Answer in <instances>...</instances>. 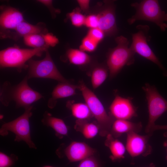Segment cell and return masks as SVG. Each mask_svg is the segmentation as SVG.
Wrapping results in <instances>:
<instances>
[{
  "label": "cell",
  "mask_w": 167,
  "mask_h": 167,
  "mask_svg": "<svg viewBox=\"0 0 167 167\" xmlns=\"http://www.w3.org/2000/svg\"><path fill=\"white\" fill-rule=\"evenodd\" d=\"M26 76L17 84L13 85L9 82H5L0 91V101L5 106H7L11 101H14L17 108L23 107L24 109L33 103L43 97L39 92L32 89L28 84Z\"/></svg>",
  "instance_id": "1"
},
{
  "label": "cell",
  "mask_w": 167,
  "mask_h": 167,
  "mask_svg": "<svg viewBox=\"0 0 167 167\" xmlns=\"http://www.w3.org/2000/svg\"><path fill=\"white\" fill-rule=\"evenodd\" d=\"M117 45L110 49L107 56L106 66L110 78L115 77L125 66L134 63L135 53L129 46V41L122 36L115 39Z\"/></svg>",
  "instance_id": "2"
},
{
  "label": "cell",
  "mask_w": 167,
  "mask_h": 167,
  "mask_svg": "<svg viewBox=\"0 0 167 167\" xmlns=\"http://www.w3.org/2000/svg\"><path fill=\"white\" fill-rule=\"evenodd\" d=\"M135 10V13L127 21L131 25L140 20L152 22L156 24L162 31L167 28V13L161 10L158 0H144L139 2L131 4Z\"/></svg>",
  "instance_id": "3"
},
{
  "label": "cell",
  "mask_w": 167,
  "mask_h": 167,
  "mask_svg": "<svg viewBox=\"0 0 167 167\" xmlns=\"http://www.w3.org/2000/svg\"><path fill=\"white\" fill-rule=\"evenodd\" d=\"M78 85L85 103L96 121L100 135L106 136L110 133L114 118L108 114L99 98L83 81H80Z\"/></svg>",
  "instance_id": "4"
},
{
  "label": "cell",
  "mask_w": 167,
  "mask_h": 167,
  "mask_svg": "<svg viewBox=\"0 0 167 167\" xmlns=\"http://www.w3.org/2000/svg\"><path fill=\"white\" fill-rule=\"evenodd\" d=\"M48 47L31 49L10 47L0 51V65L2 68L15 67L19 72L28 68L26 64L34 56H40L43 52L48 50Z\"/></svg>",
  "instance_id": "5"
},
{
  "label": "cell",
  "mask_w": 167,
  "mask_h": 167,
  "mask_svg": "<svg viewBox=\"0 0 167 167\" xmlns=\"http://www.w3.org/2000/svg\"><path fill=\"white\" fill-rule=\"evenodd\" d=\"M33 106L25 109L24 113L15 119L4 123L0 129V134L3 136L8 135V131H11L15 135V141H24L30 148L36 149L32 141L30 135L29 118L32 114Z\"/></svg>",
  "instance_id": "6"
},
{
  "label": "cell",
  "mask_w": 167,
  "mask_h": 167,
  "mask_svg": "<svg viewBox=\"0 0 167 167\" xmlns=\"http://www.w3.org/2000/svg\"><path fill=\"white\" fill-rule=\"evenodd\" d=\"M147 101L148 119L145 131L151 136L156 120L167 111V101L159 93L156 87L146 83L142 87Z\"/></svg>",
  "instance_id": "7"
},
{
  "label": "cell",
  "mask_w": 167,
  "mask_h": 167,
  "mask_svg": "<svg viewBox=\"0 0 167 167\" xmlns=\"http://www.w3.org/2000/svg\"><path fill=\"white\" fill-rule=\"evenodd\" d=\"M115 9L114 1L105 0L98 2L93 9L90 10L97 17V28L103 31L106 36H114L118 32Z\"/></svg>",
  "instance_id": "8"
},
{
  "label": "cell",
  "mask_w": 167,
  "mask_h": 167,
  "mask_svg": "<svg viewBox=\"0 0 167 167\" xmlns=\"http://www.w3.org/2000/svg\"><path fill=\"white\" fill-rule=\"evenodd\" d=\"M45 58L40 60L30 59L28 61V79L41 78L54 79L59 82L69 81L59 71L47 50Z\"/></svg>",
  "instance_id": "9"
},
{
  "label": "cell",
  "mask_w": 167,
  "mask_h": 167,
  "mask_svg": "<svg viewBox=\"0 0 167 167\" xmlns=\"http://www.w3.org/2000/svg\"><path fill=\"white\" fill-rule=\"evenodd\" d=\"M136 28L137 32L132 34L131 48L135 53L152 62L163 71H165V68L148 44V42L151 39L149 35V26L140 24L137 26Z\"/></svg>",
  "instance_id": "10"
},
{
  "label": "cell",
  "mask_w": 167,
  "mask_h": 167,
  "mask_svg": "<svg viewBox=\"0 0 167 167\" xmlns=\"http://www.w3.org/2000/svg\"><path fill=\"white\" fill-rule=\"evenodd\" d=\"M126 148L132 157L139 156L146 157L150 154L152 148L149 143L151 136L148 134L141 135L132 131L126 134Z\"/></svg>",
  "instance_id": "11"
},
{
  "label": "cell",
  "mask_w": 167,
  "mask_h": 167,
  "mask_svg": "<svg viewBox=\"0 0 167 167\" xmlns=\"http://www.w3.org/2000/svg\"><path fill=\"white\" fill-rule=\"evenodd\" d=\"M132 99L116 95L109 108L111 115L116 119L128 120L137 116L136 108L132 103Z\"/></svg>",
  "instance_id": "12"
},
{
  "label": "cell",
  "mask_w": 167,
  "mask_h": 167,
  "mask_svg": "<svg viewBox=\"0 0 167 167\" xmlns=\"http://www.w3.org/2000/svg\"><path fill=\"white\" fill-rule=\"evenodd\" d=\"M64 152L69 161L74 162L92 156L95 150L85 143L73 141L65 148Z\"/></svg>",
  "instance_id": "13"
},
{
  "label": "cell",
  "mask_w": 167,
  "mask_h": 167,
  "mask_svg": "<svg viewBox=\"0 0 167 167\" xmlns=\"http://www.w3.org/2000/svg\"><path fill=\"white\" fill-rule=\"evenodd\" d=\"M24 21L22 13L12 7L6 8L0 14V27L3 29L14 30L19 24Z\"/></svg>",
  "instance_id": "14"
},
{
  "label": "cell",
  "mask_w": 167,
  "mask_h": 167,
  "mask_svg": "<svg viewBox=\"0 0 167 167\" xmlns=\"http://www.w3.org/2000/svg\"><path fill=\"white\" fill-rule=\"evenodd\" d=\"M77 89H79L78 85L72 84L70 82H59L53 89L51 97L48 101V106L50 109L54 108L57 100L75 95Z\"/></svg>",
  "instance_id": "15"
},
{
  "label": "cell",
  "mask_w": 167,
  "mask_h": 167,
  "mask_svg": "<svg viewBox=\"0 0 167 167\" xmlns=\"http://www.w3.org/2000/svg\"><path fill=\"white\" fill-rule=\"evenodd\" d=\"M142 129L141 122H134L128 120L117 119L113 122L110 133L114 138L130 132L138 133Z\"/></svg>",
  "instance_id": "16"
},
{
  "label": "cell",
  "mask_w": 167,
  "mask_h": 167,
  "mask_svg": "<svg viewBox=\"0 0 167 167\" xmlns=\"http://www.w3.org/2000/svg\"><path fill=\"white\" fill-rule=\"evenodd\" d=\"M41 121L44 125L53 129L55 132V135L59 138L62 139L63 135H67L68 128L64 121L52 116L47 111L44 113Z\"/></svg>",
  "instance_id": "17"
},
{
  "label": "cell",
  "mask_w": 167,
  "mask_h": 167,
  "mask_svg": "<svg viewBox=\"0 0 167 167\" xmlns=\"http://www.w3.org/2000/svg\"><path fill=\"white\" fill-rule=\"evenodd\" d=\"M106 137L105 144L110 151L111 155L110 158L111 160L116 161L124 158L126 149L122 143L115 139L110 133L108 134Z\"/></svg>",
  "instance_id": "18"
},
{
  "label": "cell",
  "mask_w": 167,
  "mask_h": 167,
  "mask_svg": "<svg viewBox=\"0 0 167 167\" xmlns=\"http://www.w3.org/2000/svg\"><path fill=\"white\" fill-rule=\"evenodd\" d=\"M66 56L70 63L78 66L88 65L92 61L90 55L79 49L70 48L67 51Z\"/></svg>",
  "instance_id": "19"
},
{
  "label": "cell",
  "mask_w": 167,
  "mask_h": 167,
  "mask_svg": "<svg viewBox=\"0 0 167 167\" xmlns=\"http://www.w3.org/2000/svg\"><path fill=\"white\" fill-rule=\"evenodd\" d=\"M109 71L106 66L102 64L95 65L91 73V81L92 88L96 89L105 81L108 76Z\"/></svg>",
  "instance_id": "20"
},
{
  "label": "cell",
  "mask_w": 167,
  "mask_h": 167,
  "mask_svg": "<svg viewBox=\"0 0 167 167\" xmlns=\"http://www.w3.org/2000/svg\"><path fill=\"white\" fill-rule=\"evenodd\" d=\"M75 128L76 131L81 132L87 139L94 138L99 132V128L97 125L89 122L88 120L77 119Z\"/></svg>",
  "instance_id": "21"
},
{
  "label": "cell",
  "mask_w": 167,
  "mask_h": 167,
  "mask_svg": "<svg viewBox=\"0 0 167 167\" xmlns=\"http://www.w3.org/2000/svg\"><path fill=\"white\" fill-rule=\"evenodd\" d=\"M66 106L71 110L73 116L78 120H88L92 116L86 103H73L68 101Z\"/></svg>",
  "instance_id": "22"
},
{
  "label": "cell",
  "mask_w": 167,
  "mask_h": 167,
  "mask_svg": "<svg viewBox=\"0 0 167 167\" xmlns=\"http://www.w3.org/2000/svg\"><path fill=\"white\" fill-rule=\"evenodd\" d=\"M17 35L25 36L33 34H42L45 30L40 26L34 25L24 21L19 24L14 29Z\"/></svg>",
  "instance_id": "23"
},
{
  "label": "cell",
  "mask_w": 167,
  "mask_h": 167,
  "mask_svg": "<svg viewBox=\"0 0 167 167\" xmlns=\"http://www.w3.org/2000/svg\"><path fill=\"white\" fill-rule=\"evenodd\" d=\"M42 34H33L24 37L25 44L34 48L49 47L46 44Z\"/></svg>",
  "instance_id": "24"
},
{
  "label": "cell",
  "mask_w": 167,
  "mask_h": 167,
  "mask_svg": "<svg viewBox=\"0 0 167 167\" xmlns=\"http://www.w3.org/2000/svg\"><path fill=\"white\" fill-rule=\"evenodd\" d=\"M67 17L74 26L80 27L84 25L86 16L81 13L79 8H76L68 13Z\"/></svg>",
  "instance_id": "25"
},
{
  "label": "cell",
  "mask_w": 167,
  "mask_h": 167,
  "mask_svg": "<svg viewBox=\"0 0 167 167\" xmlns=\"http://www.w3.org/2000/svg\"><path fill=\"white\" fill-rule=\"evenodd\" d=\"M98 44L87 35L83 39L79 49L84 52H92L96 49Z\"/></svg>",
  "instance_id": "26"
},
{
  "label": "cell",
  "mask_w": 167,
  "mask_h": 167,
  "mask_svg": "<svg viewBox=\"0 0 167 167\" xmlns=\"http://www.w3.org/2000/svg\"><path fill=\"white\" fill-rule=\"evenodd\" d=\"M18 157L13 154L8 156L5 153L0 152V167H13Z\"/></svg>",
  "instance_id": "27"
},
{
  "label": "cell",
  "mask_w": 167,
  "mask_h": 167,
  "mask_svg": "<svg viewBox=\"0 0 167 167\" xmlns=\"http://www.w3.org/2000/svg\"><path fill=\"white\" fill-rule=\"evenodd\" d=\"M87 35L98 44L105 36L103 32L98 28L90 29Z\"/></svg>",
  "instance_id": "28"
},
{
  "label": "cell",
  "mask_w": 167,
  "mask_h": 167,
  "mask_svg": "<svg viewBox=\"0 0 167 167\" xmlns=\"http://www.w3.org/2000/svg\"><path fill=\"white\" fill-rule=\"evenodd\" d=\"M78 167H100L97 160L93 156L81 161Z\"/></svg>",
  "instance_id": "29"
},
{
  "label": "cell",
  "mask_w": 167,
  "mask_h": 167,
  "mask_svg": "<svg viewBox=\"0 0 167 167\" xmlns=\"http://www.w3.org/2000/svg\"><path fill=\"white\" fill-rule=\"evenodd\" d=\"M43 37L45 43L49 46H54L58 43V38L51 33L44 34Z\"/></svg>",
  "instance_id": "30"
},
{
  "label": "cell",
  "mask_w": 167,
  "mask_h": 167,
  "mask_svg": "<svg viewBox=\"0 0 167 167\" xmlns=\"http://www.w3.org/2000/svg\"><path fill=\"white\" fill-rule=\"evenodd\" d=\"M77 2L81 11L88 14L90 10L89 6L90 0H77Z\"/></svg>",
  "instance_id": "31"
},
{
  "label": "cell",
  "mask_w": 167,
  "mask_h": 167,
  "mask_svg": "<svg viewBox=\"0 0 167 167\" xmlns=\"http://www.w3.org/2000/svg\"><path fill=\"white\" fill-rule=\"evenodd\" d=\"M38 1L43 4L47 6L49 8H50L52 13H54V15H55L56 14H58L60 12V10L58 9H56L54 8L52 5V1L51 0H39Z\"/></svg>",
  "instance_id": "32"
},
{
  "label": "cell",
  "mask_w": 167,
  "mask_h": 167,
  "mask_svg": "<svg viewBox=\"0 0 167 167\" xmlns=\"http://www.w3.org/2000/svg\"><path fill=\"white\" fill-rule=\"evenodd\" d=\"M159 130L167 131V125H159L155 124L153 127V131L154 132L155 131Z\"/></svg>",
  "instance_id": "33"
},
{
  "label": "cell",
  "mask_w": 167,
  "mask_h": 167,
  "mask_svg": "<svg viewBox=\"0 0 167 167\" xmlns=\"http://www.w3.org/2000/svg\"><path fill=\"white\" fill-rule=\"evenodd\" d=\"M163 136L166 138V139L163 143V146L166 149L167 155L165 157L166 160H167V131L165 132L163 134Z\"/></svg>",
  "instance_id": "34"
},
{
  "label": "cell",
  "mask_w": 167,
  "mask_h": 167,
  "mask_svg": "<svg viewBox=\"0 0 167 167\" xmlns=\"http://www.w3.org/2000/svg\"><path fill=\"white\" fill-rule=\"evenodd\" d=\"M148 167H155V165L153 163L151 164Z\"/></svg>",
  "instance_id": "35"
},
{
  "label": "cell",
  "mask_w": 167,
  "mask_h": 167,
  "mask_svg": "<svg viewBox=\"0 0 167 167\" xmlns=\"http://www.w3.org/2000/svg\"><path fill=\"white\" fill-rule=\"evenodd\" d=\"M42 167H53V166H49V165H45V166H43Z\"/></svg>",
  "instance_id": "36"
}]
</instances>
